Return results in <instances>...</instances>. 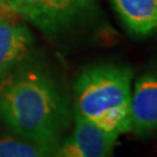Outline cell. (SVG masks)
<instances>
[{"instance_id": "7", "label": "cell", "mask_w": 157, "mask_h": 157, "mask_svg": "<svg viewBox=\"0 0 157 157\" xmlns=\"http://www.w3.org/2000/svg\"><path fill=\"white\" fill-rule=\"evenodd\" d=\"M93 0H41L32 22L47 33L56 32L72 21Z\"/></svg>"}, {"instance_id": "4", "label": "cell", "mask_w": 157, "mask_h": 157, "mask_svg": "<svg viewBox=\"0 0 157 157\" xmlns=\"http://www.w3.org/2000/svg\"><path fill=\"white\" fill-rule=\"evenodd\" d=\"M132 132L139 136L157 130V69L143 73L136 80L130 98Z\"/></svg>"}, {"instance_id": "8", "label": "cell", "mask_w": 157, "mask_h": 157, "mask_svg": "<svg viewBox=\"0 0 157 157\" xmlns=\"http://www.w3.org/2000/svg\"><path fill=\"white\" fill-rule=\"evenodd\" d=\"M55 148L14 134L0 136V157H52Z\"/></svg>"}, {"instance_id": "6", "label": "cell", "mask_w": 157, "mask_h": 157, "mask_svg": "<svg viewBox=\"0 0 157 157\" xmlns=\"http://www.w3.org/2000/svg\"><path fill=\"white\" fill-rule=\"evenodd\" d=\"M126 27L137 36L157 30V0H111Z\"/></svg>"}, {"instance_id": "3", "label": "cell", "mask_w": 157, "mask_h": 157, "mask_svg": "<svg viewBox=\"0 0 157 157\" xmlns=\"http://www.w3.org/2000/svg\"><path fill=\"white\" fill-rule=\"evenodd\" d=\"M71 134L63 136L52 157H112L119 136L109 134L82 119H75Z\"/></svg>"}, {"instance_id": "2", "label": "cell", "mask_w": 157, "mask_h": 157, "mask_svg": "<svg viewBox=\"0 0 157 157\" xmlns=\"http://www.w3.org/2000/svg\"><path fill=\"white\" fill-rule=\"evenodd\" d=\"M133 71L117 64L85 67L73 84V117L109 134L132 132Z\"/></svg>"}, {"instance_id": "1", "label": "cell", "mask_w": 157, "mask_h": 157, "mask_svg": "<svg viewBox=\"0 0 157 157\" xmlns=\"http://www.w3.org/2000/svg\"><path fill=\"white\" fill-rule=\"evenodd\" d=\"M71 120L69 97L47 69L25 62L0 78V124L12 134L55 147Z\"/></svg>"}, {"instance_id": "9", "label": "cell", "mask_w": 157, "mask_h": 157, "mask_svg": "<svg viewBox=\"0 0 157 157\" xmlns=\"http://www.w3.org/2000/svg\"><path fill=\"white\" fill-rule=\"evenodd\" d=\"M41 0H17L13 5L11 13H15L27 19L28 21H33L35 13L37 11Z\"/></svg>"}, {"instance_id": "10", "label": "cell", "mask_w": 157, "mask_h": 157, "mask_svg": "<svg viewBox=\"0 0 157 157\" xmlns=\"http://www.w3.org/2000/svg\"><path fill=\"white\" fill-rule=\"evenodd\" d=\"M15 1L17 0H0V10L11 13L12 7L15 4Z\"/></svg>"}, {"instance_id": "5", "label": "cell", "mask_w": 157, "mask_h": 157, "mask_svg": "<svg viewBox=\"0 0 157 157\" xmlns=\"http://www.w3.org/2000/svg\"><path fill=\"white\" fill-rule=\"evenodd\" d=\"M32 47L33 36L26 26L0 17V78L27 62Z\"/></svg>"}]
</instances>
